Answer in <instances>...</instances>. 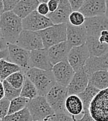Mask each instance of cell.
I'll list each match as a JSON object with an SVG mask.
<instances>
[{
  "label": "cell",
  "instance_id": "1",
  "mask_svg": "<svg viewBox=\"0 0 108 121\" xmlns=\"http://www.w3.org/2000/svg\"><path fill=\"white\" fill-rule=\"evenodd\" d=\"M1 37L8 43L15 44L23 30L22 20L11 11H6L0 17Z\"/></svg>",
  "mask_w": 108,
  "mask_h": 121
},
{
  "label": "cell",
  "instance_id": "2",
  "mask_svg": "<svg viewBox=\"0 0 108 121\" xmlns=\"http://www.w3.org/2000/svg\"><path fill=\"white\" fill-rule=\"evenodd\" d=\"M25 75L35 85L37 90L38 96L45 97L48 91L56 84L52 71L33 68L28 70Z\"/></svg>",
  "mask_w": 108,
  "mask_h": 121
},
{
  "label": "cell",
  "instance_id": "3",
  "mask_svg": "<svg viewBox=\"0 0 108 121\" xmlns=\"http://www.w3.org/2000/svg\"><path fill=\"white\" fill-rule=\"evenodd\" d=\"M27 108L33 121L51 119L56 114L55 111L49 105L46 97L43 96H37L30 99Z\"/></svg>",
  "mask_w": 108,
  "mask_h": 121
},
{
  "label": "cell",
  "instance_id": "4",
  "mask_svg": "<svg viewBox=\"0 0 108 121\" xmlns=\"http://www.w3.org/2000/svg\"><path fill=\"white\" fill-rule=\"evenodd\" d=\"M67 24H53L38 31L43 43L44 48L48 49L55 45L67 40Z\"/></svg>",
  "mask_w": 108,
  "mask_h": 121
},
{
  "label": "cell",
  "instance_id": "5",
  "mask_svg": "<svg viewBox=\"0 0 108 121\" xmlns=\"http://www.w3.org/2000/svg\"><path fill=\"white\" fill-rule=\"evenodd\" d=\"M89 111L96 121H108V88L99 91L91 102Z\"/></svg>",
  "mask_w": 108,
  "mask_h": 121
},
{
  "label": "cell",
  "instance_id": "6",
  "mask_svg": "<svg viewBox=\"0 0 108 121\" xmlns=\"http://www.w3.org/2000/svg\"><path fill=\"white\" fill-rule=\"evenodd\" d=\"M68 97L67 87L56 84L46 95V99L56 113H68L65 109V101Z\"/></svg>",
  "mask_w": 108,
  "mask_h": 121
},
{
  "label": "cell",
  "instance_id": "7",
  "mask_svg": "<svg viewBox=\"0 0 108 121\" xmlns=\"http://www.w3.org/2000/svg\"><path fill=\"white\" fill-rule=\"evenodd\" d=\"M8 61L15 63L21 68L22 71L24 73L29 70V60L31 52L28 51L16 44L8 43Z\"/></svg>",
  "mask_w": 108,
  "mask_h": 121
},
{
  "label": "cell",
  "instance_id": "8",
  "mask_svg": "<svg viewBox=\"0 0 108 121\" xmlns=\"http://www.w3.org/2000/svg\"><path fill=\"white\" fill-rule=\"evenodd\" d=\"M15 44L30 52L44 48L42 38L38 31L23 29Z\"/></svg>",
  "mask_w": 108,
  "mask_h": 121
},
{
  "label": "cell",
  "instance_id": "9",
  "mask_svg": "<svg viewBox=\"0 0 108 121\" xmlns=\"http://www.w3.org/2000/svg\"><path fill=\"white\" fill-rule=\"evenodd\" d=\"M53 25V24L47 16L40 15L37 11H34L22 20L24 30L40 31Z\"/></svg>",
  "mask_w": 108,
  "mask_h": 121
},
{
  "label": "cell",
  "instance_id": "10",
  "mask_svg": "<svg viewBox=\"0 0 108 121\" xmlns=\"http://www.w3.org/2000/svg\"><path fill=\"white\" fill-rule=\"evenodd\" d=\"M90 57V54L86 45L73 47L69 54L67 61L71 65L75 73L84 68L85 63Z\"/></svg>",
  "mask_w": 108,
  "mask_h": 121
},
{
  "label": "cell",
  "instance_id": "11",
  "mask_svg": "<svg viewBox=\"0 0 108 121\" xmlns=\"http://www.w3.org/2000/svg\"><path fill=\"white\" fill-rule=\"evenodd\" d=\"M52 72L56 83L64 87L68 86L75 74V71L67 60L62 61L54 65Z\"/></svg>",
  "mask_w": 108,
  "mask_h": 121
},
{
  "label": "cell",
  "instance_id": "12",
  "mask_svg": "<svg viewBox=\"0 0 108 121\" xmlns=\"http://www.w3.org/2000/svg\"><path fill=\"white\" fill-rule=\"evenodd\" d=\"M78 11L86 18L105 15L108 11L106 0H85Z\"/></svg>",
  "mask_w": 108,
  "mask_h": 121
},
{
  "label": "cell",
  "instance_id": "13",
  "mask_svg": "<svg viewBox=\"0 0 108 121\" xmlns=\"http://www.w3.org/2000/svg\"><path fill=\"white\" fill-rule=\"evenodd\" d=\"M83 25L87 36L99 38L103 30H108V16L105 15L86 18Z\"/></svg>",
  "mask_w": 108,
  "mask_h": 121
},
{
  "label": "cell",
  "instance_id": "14",
  "mask_svg": "<svg viewBox=\"0 0 108 121\" xmlns=\"http://www.w3.org/2000/svg\"><path fill=\"white\" fill-rule=\"evenodd\" d=\"M53 65L49 60L47 49H36L31 52L29 68H37L43 70L52 71Z\"/></svg>",
  "mask_w": 108,
  "mask_h": 121
},
{
  "label": "cell",
  "instance_id": "15",
  "mask_svg": "<svg viewBox=\"0 0 108 121\" xmlns=\"http://www.w3.org/2000/svg\"><path fill=\"white\" fill-rule=\"evenodd\" d=\"M87 34L84 25L73 26L68 23L67 27V41L73 47H78L84 45L87 41Z\"/></svg>",
  "mask_w": 108,
  "mask_h": 121
},
{
  "label": "cell",
  "instance_id": "16",
  "mask_svg": "<svg viewBox=\"0 0 108 121\" xmlns=\"http://www.w3.org/2000/svg\"><path fill=\"white\" fill-rule=\"evenodd\" d=\"M89 84V75L85 72L84 68L75 73L71 82L68 86V96L71 95H78L87 88Z\"/></svg>",
  "mask_w": 108,
  "mask_h": 121
},
{
  "label": "cell",
  "instance_id": "17",
  "mask_svg": "<svg viewBox=\"0 0 108 121\" xmlns=\"http://www.w3.org/2000/svg\"><path fill=\"white\" fill-rule=\"evenodd\" d=\"M72 48L68 42L64 41L47 49L49 60L53 65L64 60H67L69 52Z\"/></svg>",
  "mask_w": 108,
  "mask_h": 121
},
{
  "label": "cell",
  "instance_id": "18",
  "mask_svg": "<svg viewBox=\"0 0 108 121\" xmlns=\"http://www.w3.org/2000/svg\"><path fill=\"white\" fill-rule=\"evenodd\" d=\"M73 12L68 0H60L58 9L47 15L53 24H68L70 14Z\"/></svg>",
  "mask_w": 108,
  "mask_h": 121
},
{
  "label": "cell",
  "instance_id": "19",
  "mask_svg": "<svg viewBox=\"0 0 108 121\" xmlns=\"http://www.w3.org/2000/svg\"><path fill=\"white\" fill-rule=\"evenodd\" d=\"M84 69L89 77L97 71L108 70V50L100 56H90L85 63Z\"/></svg>",
  "mask_w": 108,
  "mask_h": 121
},
{
  "label": "cell",
  "instance_id": "20",
  "mask_svg": "<svg viewBox=\"0 0 108 121\" xmlns=\"http://www.w3.org/2000/svg\"><path fill=\"white\" fill-rule=\"evenodd\" d=\"M38 0H20L12 11L23 20L34 11H36L40 4Z\"/></svg>",
  "mask_w": 108,
  "mask_h": 121
},
{
  "label": "cell",
  "instance_id": "21",
  "mask_svg": "<svg viewBox=\"0 0 108 121\" xmlns=\"http://www.w3.org/2000/svg\"><path fill=\"white\" fill-rule=\"evenodd\" d=\"M85 45L89 50L90 56H100L108 50V44L100 43L97 37L87 36Z\"/></svg>",
  "mask_w": 108,
  "mask_h": 121
},
{
  "label": "cell",
  "instance_id": "22",
  "mask_svg": "<svg viewBox=\"0 0 108 121\" xmlns=\"http://www.w3.org/2000/svg\"><path fill=\"white\" fill-rule=\"evenodd\" d=\"M65 109L72 116L83 113V104L77 95H71L67 97L65 101Z\"/></svg>",
  "mask_w": 108,
  "mask_h": 121
},
{
  "label": "cell",
  "instance_id": "23",
  "mask_svg": "<svg viewBox=\"0 0 108 121\" xmlns=\"http://www.w3.org/2000/svg\"><path fill=\"white\" fill-rule=\"evenodd\" d=\"M89 84L100 91L108 88V71L100 70L94 73L89 77Z\"/></svg>",
  "mask_w": 108,
  "mask_h": 121
},
{
  "label": "cell",
  "instance_id": "24",
  "mask_svg": "<svg viewBox=\"0 0 108 121\" xmlns=\"http://www.w3.org/2000/svg\"><path fill=\"white\" fill-rule=\"evenodd\" d=\"M22 70L21 68L6 59L0 60V82L5 81L11 74Z\"/></svg>",
  "mask_w": 108,
  "mask_h": 121
},
{
  "label": "cell",
  "instance_id": "25",
  "mask_svg": "<svg viewBox=\"0 0 108 121\" xmlns=\"http://www.w3.org/2000/svg\"><path fill=\"white\" fill-rule=\"evenodd\" d=\"M100 90L94 87L93 86L89 84L87 86V88L84 89V91L80 93V94L77 95L82 100V102L83 104V111L89 110V105L92 99L94 98L96 95L99 93Z\"/></svg>",
  "mask_w": 108,
  "mask_h": 121
},
{
  "label": "cell",
  "instance_id": "26",
  "mask_svg": "<svg viewBox=\"0 0 108 121\" xmlns=\"http://www.w3.org/2000/svg\"><path fill=\"white\" fill-rule=\"evenodd\" d=\"M26 76V75H25ZM20 96L26 97L28 99H32L38 96L37 90L33 84L26 77H25L24 84L21 90Z\"/></svg>",
  "mask_w": 108,
  "mask_h": 121
},
{
  "label": "cell",
  "instance_id": "27",
  "mask_svg": "<svg viewBox=\"0 0 108 121\" xmlns=\"http://www.w3.org/2000/svg\"><path fill=\"white\" fill-rule=\"evenodd\" d=\"M2 121H33L32 116L27 107L24 109L12 113L11 115H7L4 117Z\"/></svg>",
  "mask_w": 108,
  "mask_h": 121
},
{
  "label": "cell",
  "instance_id": "28",
  "mask_svg": "<svg viewBox=\"0 0 108 121\" xmlns=\"http://www.w3.org/2000/svg\"><path fill=\"white\" fill-rule=\"evenodd\" d=\"M30 99L20 96L10 102L9 109H8V115H11L12 113H15L16 112H18L24 108L27 107L28 103Z\"/></svg>",
  "mask_w": 108,
  "mask_h": 121
},
{
  "label": "cell",
  "instance_id": "29",
  "mask_svg": "<svg viewBox=\"0 0 108 121\" xmlns=\"http://www.w3.org/2000/svg\"><path fill=\"white\" fill-rule=\"evenodd\" d=\"M25 73L20 70L11 74L6 80L17 89H22L25 79Z\"/></svg>",
  "mask_w": 108,
  "mask_h": 121
},
{
  "label": "cell",
  "instance_id": "30",
  "mask_svg": "<svg viewBox=\"0 0 108 121\" xmlns=\"http://www.w3.org/2000/svg\"><path fill=\"white\" fill-rule=\"evenodd\" d=\"M4 91V97L11 101L12 99L20 96L21 90L22 89H17L14 88L12 85L10 84L6 80L2 82Z\"/></svg>",
  "mask_w": 108,
  "mask_h": 121
},
{
  "label": "cell",
  "instance_id": "31",
  "mask_svg": "<svg viewBox=\"0 0 108 121\" xmlns=\"http://www.w3.org/2000/svg\"><path fill=\"white\" fill-rule=\"evenodd\" d=\"M86 17L79 11H73L69 17V23L73 26H82L85 22Z\"/></svg>",
  "mask_w": 108,
  "mask_h": 121
},
{
  "label": "cell",
  "instance_id": "32",
  "mask_svg": "<svg viewBox=\"0 0 108 121\" xmlns=\"http://www.w3.org/2000/svg\"><path fill=\"white\" fill-rule=\"evenodd\" d=\"M10 102L5 97L0 99V120H2L8 115Z\"/></svg>",
  "mask_w": 108,
  "mask_h": 121
},
{
  "label": "cell",
  "instance_id": "33",
  "mask_svg": "<svg viewBox=\"0 0 108 121\" xmlns=\"http://www.w3.org/2000/svg\"><path fill=\"white\" fill-rule=\"evenodd\" d=\"M51 119L53 121H78L75 116L69 113H56Z\"/></svg>",
  "mask_w": 108,
  "mask_h": 121
},
{
  "label": "cell",
  "instance_id": "34",
  "mask_svg": "<svg viewBox=\"0 0 108 121\" xmlns=\"http://www.w3.org/2000/svg\"><path fill=\"white\" fill-rule=\"evenodd\" d=\"M20 1V0H2L4 12L12 11Z\"/></svg>",
  "mask_w": 108,
  "mask_h": 121
},
{
  "label": "cell",
  "instance_id": "35",
  "mask_svg": "<svg viewBox=\"0 0 108 121\" xmlns=\"http://www.w3.org/2000/svg\"><path fill=\"white\" fill-rule=\"evenodd\" d=\"M36 11L38 13H40L42 15L44 16H47L49 13V10H48V4L46 2H40V4L38 5Z\"/></svg>",
  "mask_w": 108,
  "mask_h": 121
},
{
  "label": "cell",
  "instance_id": "36",
  "mask_svg": "<svg viewBox=\"0 0 108 121\" xmlns=\"http://www.w3.org/2000/svg\"><path fill=\"white\" fill-rule=\"evenodd\" d=\"M85 0H68L73 11H78Z\"/></svg>",
  "mask_w": 108,
  "mask_h": 121
},
{
  "label": "cell",
  "instance_id": "37",
  "mask_svg": "<svg viewBox=\"0 0 108 121\" xmlns=\"http://www.w3.org/2000/svg\"><path fill=\"white\" fill-rule=\"evenodd\" d=\"M60 0H48L47 2L49 13L54 12L58 7Z\"/></svg>",
  "mask_w": 108,
  "mask_h": 121
},
{
  "label": "cell",
  "instance_id": "38",
  "mask_svg": "<svg viewBox=\"0 0 108 121\" xmlns=\"http://www.w3.org/2000/svg\"><path fill=\"white\" fill-rule=\"evenodd\" d=\"M100 43L108 45V30H103L100 33V36L98 38Z\"/></svg>",
  "mask_w": 108,
  "mask_h": 121
},
{
  "label": "cell",
  "instance_id": "39",
  "mask_svg": "<svg viewBox=\"0 0 108 121\" xmlns=\"http://www.w3.org/2000/svg\"><path fill=\"white\" fill-rule=\"evenodd\" d=\"M78 121H96L91 116L90 113H89V110H87V111H83V117L78 120Z\"/></svg>",
  "mask_w": 108,
  "mask_h": 121
},
{
  "label": "cell",
  "instance_id": "40",
  "mask_svg": "<svg viewBox=\"0 0 108 121\" xmlns=\"http://www.w3.org/2000/svg\"><path fill=\"white\" fill-rule=\"evenodd\" d=\"M8 45V43H7L2 37H0V52L7 49Z\"/></svg>",
  "mask_w": 108,
  "mask_h": 121
},
{
  "label": "cell",
  "instance_id": "41",
  "mask_svg": "<svg viewBox=\"0 0 108 121\" xmlns=\"http://www.w3.org/2000/svg\"><path fill=\"white\" fill-rule=\"evenodd\" d=\"M1 59H6V60H8V49L4 50V51H1L0 52V60Z\"/></svg>",
  "mask_w": 108,
  "mask_h": 121
},
{
  "label": "cell",
  "instance_id": "42",
  "mask_svg": "<svg viewBox=\"0 0 108 121\" xmlns=\"http://www.w3.org/2000/svg\"><path fill=\"white\" fill-rule=\"evenodd\" d=\"M4 97V86L2 82H0V99Z\"/></svg>",
  "mask_w": 108,
  "mask_h": 121
},
{
  "label": "cell",
  "instance_id": "43",
  "mask_svg": "<svg viewBox=\"0 0 108 121\" xmlns=\"http://www.w3.org/2000/svg\"><path fill=\"white\" fill-rule=\"evenodd\" d=\"M4 4H3V2L1 0H0V17L1 16V15L4 13Z\"/></svg>",
  "mask_w": 108,
  "mask_h": 121
},
{
  "label": "cell",
  "instance_id": "44",
  "mask_svg": "<svg viewBox=\"0 0 108 121\" xmlns=\"http://www.w3.org/2000/svg\"><path fill=\"white\" fill-rule=\"evenodd\" d=\"M40 2H46V3H47L48 2V0H38Z\"/></svg>",
  "mask_w": 108,
  "mask_h": 121
},
{
  "label": "cell",
  "instance_id": "45",
  "mask_svg": "<svg viewBox=\"0 0 108 121\" xmlns=\"http://www.w3.org/2000/svg\"><path fill=\"white\" fill-rule=\"evenodd\" d=\"M53 121V120L51 118V119H48V120H44V121Z\"/></svg>",
  "mask_w": 108,
  "mask_h": 121
},
{
  "label": "cell",
  "instance_id": "46",
  "mask_svg": "<svg viewBox=\"0 0 108 121\" xmlns=\"http://www.w3.org/2000/svg\"><path fill=\"white\" fill-rule=\"evenodd\" d=\"M106 2H107V6H108V0H106Z\"/></svg>",
  "mask_w": 108,
  "mask_h": 121
},
{
  "label": "cell",
  "instance_id": "47",
  "mask_svg": "<svg viewBox=\"0 0 108 121\" xmlns=\"http://www.w3.org/2000/svg\"><path fill=\"white\" fill-rule=\"evenodd\" d=\"M0 37H1V30H0Z\"/></svg>",
  "mask_w": 108,
  "mask_h": 121
},
{
  "label": "cell",
  "instance_id": "48",
  "mask_svg": "<svg viewBox=\"0 0 108 121\" xmlns=\"http://www.w3.org/2000/svg\"><path fill=\"white\" fill-rule=\"evenodd\" d=\"M0 121H2V120H0Z\"/></svg>",
  "mask_w": 108,
  "mask_h": 121
},
{
  "label": "cell",
  "instance_id": "49",
  "mask_svg": "<svg viewBox=\"0 0 108 121\" xmlns=\"http://www.w3.org/2000/svg\"></svg>",
  "mask_w": 108,
  "mask_h": 121
},
{
  "label": "cell",
  "instance_id": "50",
  "mask_svg": "<svg viewBox=\"0 0 108 121\" xmlns=\"http://www.w3.org/2000/svg\"><path fill=\"white\" fill-rule=\"evenodd\" d=\"M1 1H2V0H1Z\"/></svg>",
  "mask_w": 108,
  "mask_h": 121
}]
</instances>
